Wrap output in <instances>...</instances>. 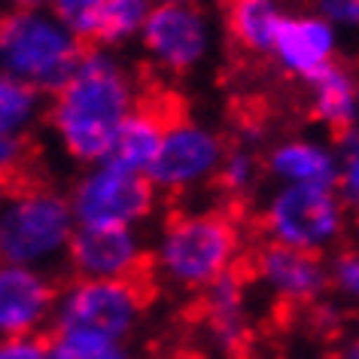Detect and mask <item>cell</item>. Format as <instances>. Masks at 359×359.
Listing matches in <instances>:
<instances>
[{
    "label": "cell",
    "instance_id": "6da1fadb",
    "mask_svg": "<svg viewBox=\"0 0 359 359\" xmlns=\"http://www.w3.org/2000/svg\"><path fill=\"white\" fill-rule=\"evenodd\" d=\"M140 86L131 65L110 46H86L70 79L49 97L46 125L58 149L76 165L107 158L116 131L137 110Z\"/></svg>",
    "mask_w": 359,
    "mask_h": 359
},
{
    "label": "cell",
    "instance_id": "7a4b0ae2",
    "mask_svg": "<svg viewBox=\"0 0 359 359\" xmlns=\"http://www.w3.org/2000/svg\"><path fill=\"white\" fill-rule=\"evenodd\" d=\"M244 259V231L229 210L189 208L161 222L149 244V268L168 290L204 295L235 274Z\"/></svg>",
    "mask_w": 359,
    "mask_h": 359
},
{
    "label": "cell",
    "instance_id": "3957f363",
    "mask_svg": "<svg viewBox=\"0 0 359 359\" xmlns=\"http://www.w3.org/2000/svg\"><path fill=\"white\" fill-rule=\"evenodd\" d=\"M79 231L67 192L25 183L4 192L0 204V262L52 271L67 262Z\"/></svg>",
    "mask_w": 359,
    "mask_h": 359
},
{
    "label": "cell",
    "instance_id": "277c9868",
    "mask_svg": "<svg viewBox=\"0 0 359 359\" xmlns=\"http://www.w3.org/2000/svg\"><path fill=\"white\" fill-rule=\"evenodd\" d=\"M86 43L49 6H10L0 13V74L52 97L76 70Z\"/></svg>",
    "mask_w": 359,
    "mask_h": 359
},
{
    "label": "cell",
    "instance_id": "5b68a950",
    "mask_svg": "<svg viewBox=\"0 0 359 359\" xmlns=\"http://www.w3.org/2000/svg\"><path fill=\"white\" fill-rule=\"evenodd\" d=\"M259 229L271 244L326 256L350 231V210L329 186H277L262 201Z\"/></svg>",
    "mask_w": 359,
    "mask_h": 359
},
{
    "label": "cell",
    "instance_id": "8992f818",
    "mask_svg": "<svg viewBox=\"0 0 359 359\" xmlns=\"http://www.w3.org/2000/svg\"><path fill=\"white\" fill-rule=\"evenodd\" d=\"M67 198L79 229H140L156 213L158 189L140 170L101 158L79 170Z\"/></svg>",
    "mask_w": 359,
    "mask_h": 359
},
{
    "label": "cell",
    "instance_id": "52a82bcc",
    "mask_svg": "<svg viewBox=\"0 0 359 359\" xmlns=\"http://www.w3.org/2000/svg\"><path fill=\"white\" fill-rule=\"evenodd\" d=\"M147 320V292L140 280H88L74 277L58 290L52 329L95 332L116 341H128Z\"/></svg>",
    "mask_w": 359,
    "mask_h": 359
},
{
    "label": "cell",
    "instance_id": "ba28073f",
    "mask_svg": "<svg viewBox=\"0 0 359 359\" xmlns=\"http://www.w3.org/2000/svg\"><path fill=\"white\" fill-rule=\"evenodd\" d=\"M229 156L226 137L195 116H170L161 134L158 156L149 168V180L158 195H195L217 183Z\"/></svg>",
    "mask_w": 359,
    "mask_h": 359
},
{
    "label": "cell",
    "instance_id": "9c48e42d",
    "mask_svg": "<svg viewBox=\"0 0 359 359\" xmlns=\"http://www.w3.org/2000/svg\"><path fill=\"white\" fill-rule=\"evenodd\" d=\"M137 46L152 70L165 76H189L208 65L217 49V25L201 0L156 4Z\"/></svg>",
    "mask_w": 359,
    "mask_h": 359
},
{
    "label": "cell",
    "instance_id": "30bf717a",
    "mask_svg": "<svg viewBox=\"0 0 359 359\" xmlns=\"http://www.w3.org/2000/svg\"><path fill=\"white\" fill-rule=\"evenodd\" d=\"M253 280L280 308L311 311L332 292L326 256L265 241L253 256Z\"/></svg>",
    "mask_w": 359,
    "mask_h": 359
},
{
    "label": "cell",
    "instance_id": "8fae6325",
    "mask_svg": "<svg viewBox=\"0 0 359 359\" xmlns=\"http://www.w3.org/2000/svg\"><path fill=\"white\" fill-rule=\"evenodd\" d=\"M149 265V241L140 229H79L67 253L74 277L137 280Z\"/></svg>",
    "mask_w": 359,
    "mask_h": 359
},
{
    "label": "cell",
    "instance_id": "7c38bea8",
    "mask_svg": "<svg viewBox=\"0 0 359 359\" xmlns=\"http://www.w3.org/2000/svg\"><path fill=\"white\" fill-rule=\"evenodd\" d=\"M58 286L49 271L0 262V341L43 335L55 320Z\"/></svg>",
    "mask_w": 359,
    "mask_h": 359
},
{
    "label": "cell",
    "instance_id": "4fadbf2b",
    "mask_svg": "<svg viewBox=\"0 0 359 359\" xmlns=\"http://www.w3.org/2000/svg\"><path fill=\"white\" fill-rule=\"evenodd\" d=\"M274 65L299 83H313L338 61V31L320 13H290L277 34Z\"/></svg>",
    "mask_w": 359,
    "mask_h": 359
},
{
    "label": "cell",
    "instance_id": "5bb4252c",
    "mask_svg": "<svg viewBox=\"0 0 359 359\" xmlns=\"http://www.w3.org/2000/svg\"><path fill=\"white\" fill-rule=\"evenodd\" d=\"M201 326L208 344L222 356H238L250 341V286L247 277L235 271L222 277L201 295Z\"/></svg>",
    "mask_w": 359,
    "mask_h": 359
},
{
    "label": "cell",
    "instance_id": "9a60e30c",
    "mask_svg": "<svg viewBox=\"0 0 359 359\" xmlns=\"http://www.w3.org/2000/svg\"><path fill=\"white\" fill-rule=\"evenodd\" d=\"M265 174L277 186H329L338 189V152L313 137H283L262 156Z\"/></svg>",
    "mask_w": 359,
    "mask_h": 359
},
{
    "label": "cell",
    "instance_id": "2e32d148",
    "mask_svg": "<svg viewBox=\"0 0 359 359\" xmlns=\"http://www.w3.org/2000/svg\"><path fill=\"white\" fill-rule=\"evenodd\" d=\"M308 110L332 134V143L356 128L359 116V79L347 65L335 61L326 74L308 83Z\"/></svg>",
    "mask_w": 359,
    "mask_h": 359
},
{
    "label": "cell",
    "instance_id": "e0dca14e",
    "mask_svg": "<svg viewBox=\"0 0 359 359\" xmlns=\"http://www.w3.org/2000/svg\"><path fill=\"white\" fill-rule=\"evenodd\" d=\"M286 15L280 0H226V34L247 55L271 58Z\"/></svg>",
    "mask_w": 359,
    "mask_h": 359
},
{
    "label": "cell",
    "instance_id": "ac0fdd59",
    "mask_svg": "<svg viewBox=\"0 0 359 359\" xmlns=\"http://www.w3.org/2000/svg\"><path fill=\"white\" fill-rule=\"evenodd\" d=\"M168 119L170 116H161L156 107L140 104L137 110L122 122V128L116 131L107 158L116 161V165H122V168H128V170L149 174L152 161H156V156H158L161 134H165Z\"/></svg>",
    "mask_w": 359,
    "mask_h": 359
},
{
    "label": "cell",
    "instance_id": "d6986e66",
    "mask_svg": "<svg viewBox=\"0 0 359 359\" xmlns=\"http://www.w3.org/2000/svg\"><path fill=\"white\" fill-rule=\"evenodd\" d=\"M46 95L10 74H0V137L31 140V134L46 122Z\"/></svg>",
    "mask_w": 359,
    "mask_h": 359
},
{
    "label": "cell",
    "instance_id": "ffe728a7",
    "mask_svg": "<svg viewBox=\"0 0 359 359\" xmlns=\"http://www.w3.org/2000/svg\"><path fill=\"white\" fill-rule=\"evenodd\" d=\"M49 353L52 359H137L128 341L79 329H52Z\"/></svg>",
    "mask_w": 359,
    "mask_h": 359
},
{
    "label": "cell",
    "instance_id": "44dd1931",
    "mask_svg": "<svg viewBox=\"0 0 359 359\" xmlns=\"http://www.w3.org/2000/svg\"><path fill=\"white\" fill-rule=\"evenodd\" d=\"M152 10H156V0H107L101 40L97 43L110 49H122L128 43H137Z\"/></svg>",
    "mask_w": 359,
    "mask_h": 359
},
{
    "label": "cell",
    "instance_id": "7402d4cb",
    "mask_svg": "<svg viewBox=\"0 0 359 359\" xmlns=\"http://www.w3.org/2000/svg\"><path fill=\"white\" fill-rule=\"evenodd\" d=\"M265 174V161L262 156L247 147V143H238V147H229V156L219 168V177H217V186L222 189V195L235 201H244L247 195L256 192L259 180Z\"/></svg>",
    "mask_w": 359,
    "mask_h": 359
},
{
    "label": "cell",
    "instance_id": "603a6c76",
    "mask_svg": "<svg viewBox=\"0 0 359 359\" xmlns=\"http://www.w3.org/2000/svg\"><path fill=\"white\" fill-rule=\"evenodd\" d=\"M104 6L107 0H52L49 10L58 15L61 25L76 34L83 43L101 40V25H104Z\"/></svg>",
    "mask_w": 359,
    "mask_h": 359
},
{
    "label": "cell",
    "instance_id": "cb8c5ba5",
    "mask_svg": "<svg viewBox=\"0 0 359 359\" xmlns=\"http://www.w3.org/2000/svg\"><path fill=\"white\" fill-rule=\"evenodd\" d=\"M338 152V192L350 217H359V125L335 140Z\"/></svg>",
    "mask_w": 359,
    "mask_h": 359
},
{
    "label": "cell",
    "instance_id": "d4e9b609",
    "mask_svg": "<svg viewBox=\"0 0 359 359\" xmlns=\"http://www.w3.org/2000/svg\"><path fill=\"white\" fill-rule=\"evenodd\" d=\"M329 280H332V292L341 302L359 308V247H344L329 259Z\"/></svg>",
    "mask_w": 359,
    "mask_h": 359
},
{
    "label": "cell",
    "instance_id": "484cf974",
    "mask_svg": "<svg viewBox=\"0 0 359 359\" xmlns=\"http://www.w3.org/2000/svg\"><path fill=\"white\" fill-rule=\"evenodd\" d=\"M0 359H52L49 338H43V335L6 338V341H0Z\"/></svg>",
    "mask_w": 359,
    "mask_h": 359
},
{
    "label": "cell",
    "instance_id": "4316f807",
    "mask_svg": "<svg viewBox=\"0 0 359 359\" xmlns=\"http://www.w3.org/2000/svg\"><path fill=\"white\" fill-rule=\"evenodd\" d=\"M313 13L335 28H359V0H313Z\"/></svg>",
    "mask_w": 359,
    "mask_h": 359
},
{
    "label": "cell",
    "instance_id": "83f0119b",
    "mask_svg": "<svg viewBox=\"0 0 359 359\" xmlns=\"http://www.w3.org/2000/svg\"><path fill=\"white\" fill-rule=\"evenodd\" d=\"M28 147H31V140H4L0 137V183L15 177L25 168Z\"/></svg>",
    "mask_w": 359,
    "mask_h": 359
},
{
    "label": "cell",
    "instance_id": "f1b7e54d",
    "mask_svg": "<svg viewBox=\"0 0 359 359\" xmlns=\"http://www.w3.org/2000/svg\"><path fill=\"white\" fill-rule=\"evenodd\" d=\"M335 359H359V335H350L338 344Z\"/></svg>",
    "mask_w": 359,
    "mask_h": 359
},
{
    "label": "cell",
    "instance_id": "f546056e",
    "mask_svg": "<svg viewBox=\"0 0 359 359\" xmlns=\"http://www.w3.org/2000/svg\"><path fill=\"white\" fill-rule=\"evenodd\" d=\"M6 6H49L52 0H0Z\"/></svg>",
    "mask_w": 359,
    "mask_h": 359
},
{
    "label": "cell",
    "instance_id": "4dcf8cb0",
    "mask_svg": "<svg viewBox=\"0 0 359 359\" xmlns=\"http://www.w3.org/2000/svg\"><path fill=\"white\" fill-rule=\"evenodd\" d=\"M156 4H177V0H156Z\"/></svg>",
    "mask_w": 359,
    "mask_h": 359
},
{
    "label": "cell",
    "instance_id": "1f68e13d",
    "mask_svg": "<svg viewBox=\"0 0 359 359\" xmlns=\"http://www.w3.org/2000/svg\"><path fill=\"white\" fill-rule=\"evenodd\" d=\"M0 204H4V192H0Z\"/></svg>",
    "mask_w": 359,
    "mask_h": 359
}]
</instances>
